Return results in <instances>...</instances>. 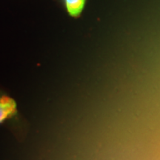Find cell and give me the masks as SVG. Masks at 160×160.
<instances>
[{"mask_svg":"<svg viewBox=\"0 0 160 160\" xmlns=\"http://www.w3.org/2000/svg\"><path fill=\"white\" fill-rule=\"evenodd\" d=\"M18 114L16 101L7 95L0 96V125Z\"/></svg>","mask_w":160,"mask_h":160,"instance_id":"1","label":"cell"},{"mask_svg":"<svg viewBox=\"0 0 160 160\" xmlns=\"http://www.w3.org/2000/svg\"><path fill=\"white\" fill-rule=\"evenodd\" d=\"M86 0H65V7L70 16L78 17L85 7Z\"/></svg>","mask_w":160,"mask_h":160,"instance_id":"2","label":"cell"}]
</instances>
